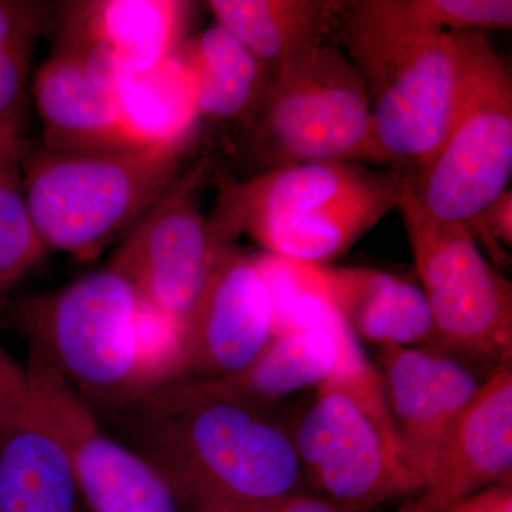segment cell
Listing matches in <instances>:
<instances>
[{
	"label": "cell",
	"instance_id": "1",
	"mask_svg": "<svg viewBox=\"0 0 512 512\" xmlns=\"http://www.w3.org/2000/svg\"><path fill=\"white\" fill-rule=\"evenodd\" d=\"M126 446L192 512H231L302 493L291 431L268 406L185 377L107 414Z\"/></svg>",
	"mask_w": 512,
	"mask_h": 512
},
{
	"label": "cell",
	"instance_id": "2",
	"mask_svg": "<svg viewBox=\"0 0 512 512\" xmlns=\"http://www.w3.org/2000/svg\"><path fill=\"white\" fill-rule=\"evenodd\" d=\"M336 32L365 83L379 164L413 174L456 119L478 30L433 32L400 0H356L343 2Z\"/></svg>",
	"mask_w": 512,
	"mask_h": 512
},
{
	"label": "cell",
	"instance_id": "3",
	"mask_svg": "<svg viewBox=\"0 0 512 512\" xmlns=\"http://www.w3.org/2000/svg\"><path fill=\"white\" fill-rule=\"evenodd\" d=\"M402 178L356 161H313L222 185L215 217L268 254L323 266L345 254L390 211Z\"/></svg>",
	"mask_w": 512,
	"mask_h": 512
},
{
	"label": "cell",
	"instance_id": "4",
	"mask_svg": "<svg viewBox=\"0 0 512 512\" xmlns=\"http://www.w3.org/2000/svg\"><path fill=\"white\" fill-rule=\"evenodd\" d=\"M190 141L84 154L30 148L23 184L43 247L90 261L130 234L177 180Z\"/></svg>",
	"mask_w": 512,
	"mask_h": 512
},
{
	"label": "cell",
	"instance_id": "5",
	"mask_svg": "<svg viewBox=\"0 0 512 512\" xmlns=\"http://www.w3.org/2000/svg\"><path fill=\"white\" fill-rule=\"evenodd\" d=\"M238 123L258 174L313 161L379 164L365 83L332 40L268 72Z\"/></svg>",
	"mask_w": 512,
	"mask_h": 512
},
{
	"label": "cell",
	"instance_id": "6",
	"mask_svg": "<svg viewBox=\"0 0 512 512\" xmlns=\"http://www.w3.org/2000/svg\"><path fill=\"white\" fill-rule=\"evenodd\" d=\"M140 301L133 278L110 262L60 291L16 302L8 316L30 352L45 357L94 412L110 414L144 396L136 348Z\"/></svg>",
	"mask_w": 512,
	"mask_h": 512
},
{
	"label": "cell",
	"instance_id": "7",
	"mask_svg": "<svg viewBox=\"0 0 512 512\" xmlns=\"http://www.w3.org/2000/svg\"><path fill=\"white\" fill-rule=\"evenodd\" d=\"M305 481L348 512L420 485L404 461L379 370L363 360L320 384L292 434Z\"/></svg>",
	"mask_w": 512,
	"mask_h": 512
},
{
	"label": "cell",
	"instance_id": "8",
	"mask_svg": "<svg viewBox=\"0 0 512 512\" xmlns=\"http://www.w3.org/2000/svg\"><path fill=\"white\" fill-rule=\"evenodd\" d=\"M402 177V175H400ZM402 214L436 330V345L477 365H511L512 288L471 229L430 217L402 177Z\"/></svg>",
	"mask_w": 512,
	"mask_h": 512
},
{
	"label": "cell",
	"instance_id": "9",
	"mask_svg": "<svg viewBox=\"0 0 512 512\" xmlns=\"http://www.w3.org/2000/svg\"><path fill=\"white\" fill-rule=\"evenodd\" d=\"M511 175V73L478 30L456 119L434 156L402 177L430 217L468 227L508 190Z\"/></svg>",
	"mask_w": 512,
	"mask_h": 512
},
{
	"label": "cell",
	"instance_id": "10",
	"mask_svg": "<svg viewBox=\"0 0 512 512\" xmlns=\"http://www.w3.org/2000/svg\"><path fill=\"white\" fill-rule=\"evenodd\" d=\"M30 400L72 468L80 498L92 512H178L167 481L140 454L110 436L72 384L39 353L30 352Z\"/></svg>",
	"mask_w": 512,
	"mask_h": 512
},
{
	"label": "cell",
	"instance_id": "11",
	"mask_svg": "<svg viewBox=\"0 0 512 512\" xmlns=\"http://www.w3.org/2000/svg\"><path fill=\"white\" fill-rule=\"evenodd\" d=\"M210 167L202 158L178 175L111 261L133 278L144 299L180 320L185 330L212 272L234 248L235 239L214 218L207 220L195 201Z\"/></svg>",
	"mask_w": 512,
	"mask_h": 512
},
{
	"label": "cell",
	"instance_id": "12",
	"mask_svg": "<svg viewBox=\"0 0 512 512\" xmlns=\"http://www.w3.org/2000/svg\"><path fill=\"white\" fill-rule=\"evenodd\" d=\"M274 338V308L254 255L229 249L188 319L187 377L237 376Z\"/></svg>",
	"mask_w": 512,
	"mask_h": 512
},
{
	"label": "cell",
	"instance_id": "13",
	"mask_svg": "<svg viewBox=\"0 0 512 512\" xmlns=\"http://www.w3.org/2000/svg\"><path fill=\"white\" fill-rule=\"evenodd\" d=\"M512 369L498 367L448 427L420 497L400 512H451L511 481Z\"/></svg>",
	"mask_w": 512,
	"mask_h": 512
},
{
	"label": "cell",
	"instance_id": "14",
	"mask_svg": "<svg viewBox=\"0 0 512 512\" xmlns=\"http://www.w3.org/2000/svg\"><path fill=\"white\" fill-rule=\"evenodd\" d=\"M382 367L379 373L397 439L421 490L448 427L481 383L466 363L429 350L383 348Z\"/></svg>",
	"mask_w": 512,
	"mask_h": 512
},
{
	"label": "cell",
	"instance_id": "15",
	"mask_svg": "<svg viewBox=\"0 0 512 512\" xmlns=\"http://www.w3.org/2000/svg\"><path fill=\"white\" fill-rule=\"evenodd\" d=\"M190 3L177 0H89L60 3L57 37L104 47L134 73L177 52Z\"/></svg>",
	"mask_w": 512,
	"mask_h": 512
},
{
	"label": "cell",
	"instance_id": "16",
	"mask_svg": "<svg viewBox=\"0 0 512 512\" xmlns=\"http://www.w3.org/2000/svg\"><path fill=\"white\" fill-rule=\"evenodd\" d=\"M33 94L45 150L84 154L134 148L121 124L117 96L93 83L72 57L55 50L37 72Z\"/></svg>",
	"mask_w": 512,
	"mask_h": 512
},
{
	"label": "cell",
	"instance_id": "17",
	"mask_svg": "<svg viewBox=\"0 0 512 512\" xmlns=\"http://www.w3.org/2000/svg\"><path fill=\"white\" fill-rule=\"evenodd\" d=\"M62 447L28 400L0 417V512H79Z\"/></svg>",
	"mask_w": 512,
	"mask_h": 512
},
{
	"label": "cell",
	"instance_id": "18",
	"mask_svg": "<svg viewBox=\"0 0 512 512\" xmlns=\"http://www.w3.org/2000/svg\"><path fill=\"white\" fill-rule=\"evenodd\" d=\"M336 308L355 338L383 348L436 343V330L420 286L372 268H326Z\"/></svg>",
	"mask_w": 512,
	"mask_h": 512
},
{
	"label": "cell",
	"instance_id": "19",
	"mask_svg": "<svg viewBox=\"0 0 512 512\" xmlns=\"http://www.w3.org/2000/svg\"><path fill=\"white\" fill-rule=\"evenodd\" d=\"M215 23L247 47L266 72L330 42L343 2L210 0Z\"/></svg>",
	"mask_w": 512,
	"mask_h": 512
},
{
	"label": "cell",
	"instance_id": "20",
	"mask_svg": "<svg viewBox=\"0 0 512 512\" xmlns=\"http://www.w3.org/2000/svg\"><path fill=\"white\" fill-rule=\"evenodd\" d=\"M365 360L355 336L323 330L276 335L244 372L211 380L222 389L262 406L282 397L319 387Z\"/></svg>",
	"mask_w": 512,
	"mask_h": 512
},
{
	"label": "cell",
	"instance_id": "21",
	"mask_svg": "<svg viewBox=\"0 0 512 512\" xmlns=\"http://www.w3.org/2000/svg\"><path fill=\"white\" fill-rule=\"evenodd\" d=\"M175 53L190 74L201 119L241 120L268 76L247 47L217 23Z\"/></svg>",
	"mask_w": 512,
	"mask_h": 512
},
{
	"label": "cell",
	"instance_id": "22",
	"mask_svg": "<svg viewBox=\"0 0 512 512\" xmlns=\"http://www.w3.org/2000/svg\"><path fill=\"white\" fill-rule=\"evenodd\" d=\"M117 101L124 133L134 148L190 140L201 119L190 74L177 53L137 73Z\"/></svg>",
	"mask_w": 512,
	"mask_h": 512
},
{
	"label": "cell",
	"instance_id": "23",
	"mask_svg": "<svg viewBox=\"0 0 512 512\" xmlns=\"http://www.w3.org/2000/svg\"><path fill=\"white\" fill-rule=\"evenodd\" d=\"M254 259L271 296L275 336L309 330L355 336L333 302L323 266L302 264L268 252L256 254Z\"/></svg>",
	"mask_w": 512,
	"mask_h": 512
},
{
	"label": "cell",
	"instance_id": "24",
	"mask_svg": "<svg viewBox=\"0 0 512 512\" xmlns=\"http://www.w3.org/2000/svg\"><path fill=\"white\" fill-rule=\"evenodd\" d=\"M30 144L0 140V292L16 284L46 254L26 201L23 160Z\"/></svg>",
	"mask_w": 512,
	"mask_h": 512
},
{
	"label": "cell",
	"instance_id": "25",
	"mask_svg": "<svg viewBox=\"0 0 512 512\" xmlns=\"http://www.w3.org/2000/svg\"><path fill=\"white\" fill-rule=\"evenodd\" d=\"M136 348L144 396L188 376L185 326L143 296L136 315Z\"/></svg>",
	"mask_w": 512,
	"mask_h": 512
},
{
	"label": "cell",
	"instance_id": "26",
	"mask_svg": "<svg viewBox=\"0 0 512 512\" xmlns=\"http://www.w3.org/2000/svg\"><path fill=\"white\" fill-rule=\"evenodd\" d=\"M35 43L0 52V140H22L30 56Z\"/></svg>",
	"mask_w": 512,
	"mask_h": 512
},
{
	"label": "cell",
	"instance_id": "27",
	"mask_svg": "<svg viewBox=\"0 0 512 512\" xmlns=\"http://www.w3.org/2000/svg\"><path fill=\"white\" fill-rule=\"evenodd\" d=\"M57 8L36 0H0V52L20 43H35L55 28Z\"/></svg>",
	"mask_w": 512,
	"mask_h": 512
},
{
	"label": "cell",
	"instance_id": "28",
	"mask_svg": "<svg viewBox=\"0 0 512 512\" xmlns=\"http://www.w3.org/2000/svg\"><path fill=\"white\" fill-rule=\"evenodd\" d=\"M477 242L485 245L488 255L495 264H504L505 256L500 242L512 245V191L505 190L500 197L495 198L480 215L468 225Z\"/></svg>",
	"mask_w": 512,
	"mask_h": 512
},
{
	"label": "cell",
	"instance_id": "29",
	"mask_svg": "<svg viewBox=\"0 0 512 512\" xmlns=\"http://www.w3.org/2000/svg\"><path fill=\"white\" fill-rule=\"evenodd\" d=\"M29 397L26 370L10 359L0 346V417L18 409Z\"/></svg>",
	"mask_w": 512,
	"mask_h": 512
},
{
	"label": "cell",
	"instance_id": "30",
	"mask_svg": "<svg viewBox=\"0 0 512 512\" xmlns=\"http://www.w3.org/2000/svg\"><path fill=\"white\" fill-rule=\"evenodd\" d=\"M451 512H512L511 481L495 484L457 505Z\"/></svg>",
	"mask_w": 512,
	"mask_h": 512
},
{
	"label": "cell",
	"instance_id": "31",
	"mask_svg": "<svg viewBox=\"0 0 512 512\" xmlns=\"http://www.w3.org/2000/svg\"><path fill=\"white\" fill-rule=\"evenodd\" d=\"M231 512H348L335 504L329 503L325 498L316 497L302 491L275 503L256 505V507L242 508Z\"/></svg>",
	"mask_w": 512,
	"mask_h": 512
}]
</instances>
